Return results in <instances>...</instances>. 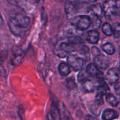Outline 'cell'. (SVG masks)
Wrapping results in <instances>:
<instances>
[{
  "instance_id": "cell-17",
  "label": "cell",
  "mask_w": 120,
  "mask_h": 120,
  "mask_svg": "<svg viewBox=\"0 0 120 120\" xmlns=\"http://www.w3.org/2000/svg\"><path fill=\"white\" fill-rule=\"evenodd\" d=\"M91 11H92L93 15L100 17L103 15V8L101 4L97 3L91 6Z\"/></svg>"
},
{
  "instance_id": "cell-2",
  "label": "cell",
  "mask_w": 120,
  "mask_h": 120,
  "mask_svg": "<svg viewBox=\"0 0 120 120\" xmlns=\"http://www.w3.org/2000/svg\"><path fill=\"white\" fill-rule=\"evenodd\" d=\"M88 1H66L64 5V11L69 19L77 16L78 14H85L91 10Z\"/></svg>"
},
{
  "instance_id": "cell-30",
  "label": "cell",
  "mask_w": 120,
  "mask_h": 120,
  "mask_svg": "<svg viewBox=\"0 0 120 120\" xmlns=\"http://www.w3.org/2000/svg\"><path fill=\"white\" fill-rule=\"evenodd\" d=\"M3 25H4V20L2 17V15H1V12H0V27L2 26Z\"/></svg>"
},
{
  "instance_id": "cell-29",
  "label": "cell",
  "mask_w": 120,
  "mask_h": 120,
  "mask_svg": "<svg viewBox=\"0 0 120 120\" xmlns=\"http://www.w3.org/2000/svg\"><path fill=\"white\" fill-rule=\"evenodd\" d=\"M85 120H99L97 117H95L91 115H87L85 117Z\"/></svg>"
},
{
  "instance_id": "cell-14",
  "label": "cell",
  "mask_w": 120,
  "mask_h": 120,
  "mask_svg": "<svg viewBox=\"0 0 120 120\" xmlns=\"http://www.w3.org/2000/svg\"><path fill=\"white\" fill-rule=\"evenodd\" d=\"M60 111L61 114V120H73L71 114L69 112L66 107L63 104L61 103L60 105Z\"/></svg>"
},
{
  "instance_id": "cell-15",
  "label": "cell",
  "mask_w": 120,
  "mask_h": 120,
  "mask_svg": "<svg viewBox=\"0 0 120 120\" xmlns=\"http://www.w3.org/2000/svg\"><path fill=\"white\" fill-rule=\"evenodd\" d=\"M76 52L79 53L80 55L84 56L85 57H89L90 59L89 55V48L87 46L84 45H76Z\"/></svg>"
},
{
  "instance_id": "cell-9",
  "label": "cell",
  "mask_w": 120,
  "mask_h": 120,
  "mask_svg": "<svg viewBox=\"0 0 120 120\" xmlns=\"http://www.w3.org/2000/svg\"><path fill=\"white\" fill-rule=\"evenodd\" d=\"M106 78L109 83L111 84H115L119 80V76L115 69H110L107 72Z\"/></svg>"
},
{
  "instance_id": "cell-8",
  "label": "cell",
  "mask_w": 120,
  "mask_h": 120,
  "mask_svg": "<svg viewBox=\"0 0 120 120\" xmlns=\"http://www.w3.org/2000/svg\"><path fill=\"white\" fill-rule=\"evenodd\" d=\"M94 64L100 69L105 70L110 66L109 60L106 56L102 55L101 54L99 56H97L94 59Z\"/></svg>"
},
{
  "instance_id": "cell-11",
  "label": "cell",
  "mask_w": 120,
  "mask_h": 120,
  "mask_svg": "<svg viewBox=\"0 0 120 120\" xmlns=\"http://www.w3.org/2000/svg\"><path fill=\"white\" fill-rule=\"evenodd\" d=\"M119 114L115 110L111 109H108L103 111L102 119L103 120H113L117 118Z\"/></svg>"
},
{
  "instance_id": "cell-6",
  "label": "cell",
  "mask_w": 120,
  "mask_h": 120,
  "mask_svg": "<svg viewBox=\"0 0 120 120\" xmlns=\"http://www.w3.org/2000/svg\"><path fill=\"white\" fill-rule=\"evenodd\" d=\"M107 83L103 80H90L88 79L82 84V87L86 92H93L98 90L101 87L105 85Z\"/></svg>"
},
{
  "instance_id": "cell-23",
  "label": "cell",
  "mask_w": 120,
  "mask_h": 120,
  "mask_svg": "<svg viewBox=\"0 0 120 120\" xmlns=\"http://www.w3.org/2000/svg\"><path fill=\"white\" fill-rule=\"evenodd\" d=\"M68 42L73 45H82L84 43V41L78 36H74L68 38Z\"/></svg>"
},
{
  "instance_id": "cell-13",
  "label": "cell",
  "mask_w": 120,
  "mask_h": 120,
  "mask_svg": "<svg viewBox=\"0 0 120 120\" xmlns=\"http://www.w3.org/2000/svg\"><path fill=\"white\" fill-rule=\"evenodd\" d=\"M50 116L52 120H60L61 114L59 107L55 103H53L51 105Z\"/></svg>"
},
{
  "instance_id": "cell-3",
  "label": "cell",
  "mask_w": 120,
  "mask_h": 120,
  "mask_svg": "<svg viewBox=\"0 0 120 120\" xmlns=\"http://www.w3.org/2000/svg\"><path fill=\"white\" fill-rule=\"evenodd\" d=\"M103 8L105 17L108 19H111L112 16H120V0L105 1Z\"/></svg>"
},
{
  "instance_id": "cell-28",
  "label": "cell",
  "mask_w": 120,
  "mask_h": 120,
  "mask_svg": "<svg viewBox=\"0 0 120 120\" xmlns=\"http://www.w3.org/2000/svg\"><path fill=\"white\" fill-rule=\"evenodd\" d=\"M8 56L7 52H0V63L4 62Z\"/></svg>"
},
{
  "instance_id": "cell-20",
  "label": "cell",
  "mask_w": 120,
  "mask_h": 120,
  "mask_svg": "<svg viewBox=\"0 0 120 120\" xmlns=\"http://www.w3.org/2000/svg\"><path fill=\"white\" fill-rule=\"evenodd\" d=\"M101 24V20L100 19V17L93 15L92 18L91 19V26L94 30L98 29Z\"/></svg>"
},
{
  "instance_id": "cell-18",
  "label": "cell",
  "mask_w": 120,
  "mask_h": 120,
  "mask_svg": "<svg viewBox=\"0 0 120 120\" xmlns=\"http://www.w3.org/2000/svg\"><path fill=\"white\" fill-rule=\"evenodd\" d=\"M101 48L102 49L105 53H107L108 55H112L114 54L115 52H116V49H115L113 45L111 44V43H109V42H107V43H105L104 45H103Z\"/></svg>"
},
{
  "instance_id": "cell-4",
  "label": "cell",
  "mask_w": 120,
  "mask_h": 120,
  "mask_svg": "<svg viewBox=\"0 0 120 120\" xmlns=\"http://www.w3.org/2000/svg\"><path fill=\"white\" fill-rule=\"evenodd\" d=\"M70 20V24L80 31L86 30L91 26V18L87 15H77Z\"/></svg>"
},
{
  "instance_id": "cell-1",
  "label": "cell",
  "mask_w": 120,
  "mask_h": 120,
  "mask_svg": "<svg viewBox=\"0 0 120 120\" xmlns=\"http://www.w3.org/2000/svg\"><path fill=\"white\" fill-rule=\"evenodd\" d=\"M30 23V18L20 12L13 13L8 21V26L13 35L16 36L23 35Z\"/></svg>"
},
{
  "instance_id": "cell-21",
  "label": "cell",
  "mask_w": 120,
  "mask_h": 120,
  "mask_svg": "<svg viewBox=\"0 0 120 120\" xmlns=\"http://www.w3.org/2000/svg\"><path fill=\"white\" fill-rule=\"evenodd\" d=\"M106 100L110 105L113 107H117L119 104V101L117 98L111 93L107 94L106 96Z\"/></svg>"
},
{
  "instance_id": "cell-10",
  "label": "cell",
  "mask_w": 120,
  "mask_h": 120,
  "mask_svg": "<svg viewBox=\"0 0 120 120\" xmlns=\"http://www.w3.org/2000/svg\"><path fill=\"white\" fill-rule=\"evenodd\" d=\"M57 45L60 49L67 54L74 52L76 50V45H73L72 43H69V42H62Z\"/></svg>"
},
{
  "instance_id": "cell-12",
  "label": "cell",
  "mask_w": 120,
  "mask_h": 120,
  "mask_svg": "<svg viewBox=\"0 0 120 120\" xmlns=\"http://www.w3.org/2000/svg\"><path fill=\"white\" fill-rule=\"evenodd\" d=\"M86 39L89 43L96 44L99 41V33L96 30H91L87 34Z\"/></svg>"
},
{
  "instance_id": "cell-7",
  "label": "cell",
  "mask_w": 120,
  "mask_h": 120,
  "mask_svg": "<svg viewBox=\"0 0 120 120\" xmlns=\"http://www.w3.org/2000/svg\"><path fill=\"white\" fill-rule=\"evenodd\" d=\"M86 71L90 76L96 79V80H103L104 75L97 68L94 63H90L86 68Z\"/></svg>"
},
{
  "instance_id": "cell-19",
  "label": "cell",
  "mask_w": 120,
  "mask_h": 120,
  "mask_svg": "<svg viewBox=\"0 0 120 120\" xmlns=\"http://www.w3.org/2000/svg\"><path fill=\"white\" fill-rule=\"evenodd\" d=\"M102 31L106 36H111L113 35L112 26L108 22H104L102 26Z\"/></svg>"
},
{
  "instance_id": "cell-27",
  "label": "cell",
  "mask_w": 120,
  "mask_h": 120,
  "mask_svg": "<svg viewBox=\"0 0 120 120\" xmlns=\"http://www.w3.org/2000/svg\"><path fill=\"white\" fill-rule=\"evenodd\" d=\"M91 52H92V54L93 55V56H94L95 57L101 55V53L99 49L96 46L92 47V48H91Z\"/></svg>"
},
{
  "instance_id": "cell-16",
  "label": "cell",
  "mask_w": 120,
  "mask_h": 120,
  "mask_svg": "<svg viewBox=\"0 0 120 120\" xmlns=\"http://www.w3.org/2000/svg\"><path fill=\"white\" fill-rule=\"evenodd\" d=\"M58 70L60 75L63 76H66L70 73V69L69 66L65 62H61L58 66Z\"/></svg>"
},
{
  "instance_id": "cell-24",
  "label": "cell",
  "mask_w": 120,
  "mask_h": 120,
  "mask_svg": "<svg viewBox=\"0 0 120 120\" xmlns=\"http://www.w3.org/2000/svg\"><path fill=\"white\" fill-rule=\"evenodd\" d=\"M112 30H113V35L116 38H120V23L116 22L112 25Z\"/></svg>"
},
{
  "instance_id": "cell-31",
  "label": "cell",
  "mask_w": 120,
  "mask_h": 120,
  "mask_svg": "<svg viewBox=\"0 0 120 120\" xmlns=\"http://www.w3.org/2000/svg\"><path fill=\"white\" fill-rule=\"evenodd\" d=\"M119 71L120 72V66H119Z\"/></svg>"
},
{
  "instance_id": "cell-22",
  "label": "cell",
  "mask_w": 120,
  "mask_h": 120,
  "mask_svg": "<svg viewBox=\"0 0 120 120\" xmlns=\"http://www.w3.org/2000/svg\"><path fill=\"white\" fill-rule=\"evenodd\" d=\"M89 75L87 72L86 69L84 70H82L79 73L78 76H77V79H78V81L79 82L83 83V82H86V81L89 79Z\"/></svg>"
},
{
  "instance_id": "cell-32",
  "label": "cell",
  "mask_w": 120,
  "mask_h": 120,
  "mask_svg": "<svg viewBox=\"0 0 120 120\" xmlns=\"http://www.w3.org/2000/svg\"><path fill=\"white\" fill-rule=\"evenodd\" d=\"M119 53H120V47H119Z\"/></svg>"
},
{
  "instance_id": "cell-5",
  "label": "cell",
  "mask_w": 120,
  "mask_h": 120,
  "mask_svg": "<svg viewBox=\"0 0 120 120\" xmlns=\"http://www.w3.org/2000/svg\"><path fill=\"white\" fill-rule=\"evenodd\" d=\"M68 63L69 65L75 71H81L83 70L85 64L86 60L83 57H79L76 55L70 54L68 56Z\"/></svg>"
},
{
  "instance_id": "cell-25",
  "label": "cell",
  "mask_w": 120,
  "mask_h": 120,
  "mask_svg": "<svg viewBox=\"0 0 120 120\" xmlns=\"http://www.w3.org/2000/svg\"><path fill=\"white\" fill-rule=\"evenodd\" d=\"M103 96L104 94H102L101 93L97 92V94H96V97H95L94 102V103L96 104V105H98V106H101L104 104V101H103Z\"/></svg>"
},
{
  "instance_id": "cell-26",
  "label": "cell",
  "mask_w": 120,
  "mask_h": 120,
  "mask_svg": "<svg viewBox=\"0 0 120 120\" xmlns=\"http://www.w3.org/2000/svg\"><path fill=\"white\" fill-rule=\"evenodd\" d=\"M65 86L68 89H70V90L75 89L77 87L75 80L72 78H69L66 80L65 82Z\"/></svg>"
}]
</instances>
